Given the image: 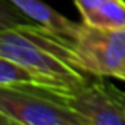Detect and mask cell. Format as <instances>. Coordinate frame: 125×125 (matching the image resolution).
<instances>
[{"label": "cell", "mask_w": 125, "mask_h": 125, "mask_svg": "<svg viewBox=\"0 0 125 125\" xmlns=\"http://www.w3.org/2000/svg\"><path fill=\"white\" fill-rule=\"evenodd\" d=\"M122 97H124V102H125V91H122Z\"/></svg>", "instance_id": "9"}, {"label": "cell", "mask_w": 125, "mask_h": 125, "mask_svg": "<svg viewBox=\"0 0 125 125\" xmlns=\"http://www.w3.org/2000/svg\"><path fill=\"white\" fill-rule=\"evenodd\" d=\"M83 21L104 30L125 28V0H106L97 9L83 16Z\"/></svg>", "instance_id": "7"}, {"label": "cell", "mask_w": 125, "mask_h": 125, "mask_svg": "<svg viewBox=\"0 0 125 125\" xmlns=\"http://www.w3.org/2000/svg\"><path fill=\"white\" fill-rule=\"evenodd\" d=\"M106 0H75V5L81 13V16H85L91 10L97 9L102 3H104Z\"/></svg>", "instance_id": "8"}, {"label": "cell", "mask_w": 125, "mask_h": 125, "mask_svg": "<svg viewBox=\"0 0 125 125\" xmlns=\"http://www.w3.org/2000/svg\"><path fill=\"white\" fill-rule=\"evenodd\" d=\"M41 87L47 90H57L52 87L41 77L34 74L27 66L15 60L0 57V87Z\"/></svg>", "instance_id": "6"}, {"label": "cell", "mask_w": 125, "mask_h": 125, "mask_svg": "<svg viewBox=\"0 0 125 125\" xmlns=\"http://www.w3.org/2000/svg\"><path fill=\"white\" fill-rule=\"evenodd\" d=\"M0 57L15 60L57 90L74 91L84 87L90 80L84 72L66 65L15 27L3 28L0 35Z\"/></svg>", "instance_id": "3"}, {"label": "cell", "mask_w": 125, "mask_h": 125, "mask_svg": "<svg viewBox=\"0 0 125 125\" xmlns=\"http://www.w3.org/2000/svg\"><path fill=\"white\" fill-rule=\"evenodd\" d=\"M12 5H15L24 15L32 19L34 24L65 35H71L72 31L77 28V22L69 21L63 15H60L52 6L46 5L41 0H9Z\"/></svg>", "instance_id": "5"}, {"label": "cell", "mask_w": 125, "mask_h": 125, "mask_svg": "<svg viewBox=\"0 0 125 125\" xmlns=\"http://www.w3.org/2000/svg\"><path fill=\"white\" fill-rule=\"evenodd\" d=\"M57 91L28 85L0 87L2 121L19 125H87Z\"/></svg>", "instance_id": "2"}, {"label": "cell", "mask_w": 125, "mask_h": 125, "mask_svg": "<svg viewBox=\"0 0 125 125\" xmlns=\"http://www.w3.org/2000/svg\"><path fill=\"white\" fill-rule=\"evenodd\" d=\"M87 125H125V102L122 90L103 77L88 81L84 87L74 91H57Z\"/></svg>", "instance_id": "4"}, {"label": "cell", "mask_w": 125, "mask_h": 125, "mask_svg": "<svg viewBox=\"0 0 125 125\" xmlns=\"http://www.w3.org/2000/svg\"><path fill=\"white\" fill-rule=\"evenodd\" d=\"M15 28L74 69L97 78L110 77L125 81V28L104 30L84 21L71 35L46 30L37 24Z\"/></svg>", "instance_id": "1"}]
</instances>
